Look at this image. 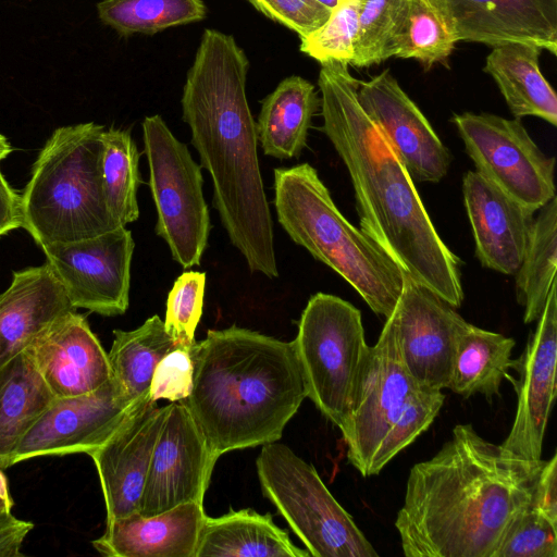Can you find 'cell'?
Here are the masks:
<instances>
[{
    "mask_svg": "<svg viewBox=\"0 0 557 557\" xmlns=\"http://www.w3.org/2000/svg\"><path fill=\"white\" fill-rule=\"evenodd\" d=\"M541 50L523 42L494 46L484 71L496 82L515 117L536 116L556 126L557 97L540 70Z\"/></svg>",
    "mask_w": 557,
    "mask_h": 557,
    "instance_id": "25",
    "label": "cell"
},
{
    "mask_svg": "<svg viewBox=\"0 0 557 557\" xmlns=\"http://www.w3.org/2000/svg\"><path fill=\"white\" fill-rule=\"evenodd\" d=\"M135 243L121 226L103 234L48 244L46 263L74 309L104 317L121 315L129 306L131 264Z\"/></svg>",
    "mask_w": 557,
    "mask_h": 557,
    "instance_id": "12",
    "label": "cell"
},
{
    "mask_svg": "<svg viewBox=\"0 0 557 557\" xmlns=\"http://www.w3.org/2000/svg\"><path fill=\"white\" fill-rule=\"evenodd\" d=\"M292 342L306 396L342 432L369 349L360 310L335 295L317 293L302 310Z\"/></svg>",
    "mask_w": 557,
    "mask_h": 557,
    "instance_id": "8",
    "label": "cell"
},
{
    "mask_svg": "<svg viewBox=\"0 0 557 557\" xmlns=\"http://www.w3.org/2000/svg\"><path fill=\"white\" fill-rule=\"evenodd\" d=\"M358 100L412 180L436 183L447 174L449 150L388 70L359 82Z\"/></svg>",
    "mask_w": 557,
    "mask_h": 557,
    "instance_id": "18",
    "label": "cell"
},
{
    "mask_svg": "<svg viewBox=\"0 0 557 557\" xmlns=\"http://www.w3.org/2000/svg\"><path fill=\"white\" fill-rule=\"evenodd\" d=\"M534 218L529 244L516 272V298L524 308L523 321H536L547 301L557 267V198H552Z\"/></svg>",
    "mask_w": 557,
    "mask_h": 557,
    "instance_id": "31",
    "label": "cell"
},
{
    "mask_svg": "<svg viewBox=\"0 0 557 557\" xmlns=\"http://www.w3.org/2000/svg\"><path fill=\"white\" fill-rule=\"evenodd\" d=\"M341 1H344V0H341Z\"/></svg>",
    "mask_w": 557,
    "mask_h": 557,
    "instance_id": "47",
    "label": "cell"
},
{
    "mask_svg": "<svg viewBox=\"0 0 557 557\" xmlns=\"http://www.w3.org/2000/svg\"><path fill=\"white\" fill-rule=\"evenodd\" d=\"M249 60L232 35L203 32L186 74L183 121L212 180V205L251 272L278 276L272 216L259 166L246 83Z\"/></svg>",
    "mask_w": 557,
    "mask_h": 557,
    "instance_id": "3",
    "label": "cell"
},
{
    "mask_svg": "<svg viewBox=\"0 0 557 557\" xmlns=\"http://www.w3.org/2000/svg\"><path fill=\"white\" fill-rule=\"evenodd\" d=\"M492 557H557V523L530 503L512 519Z\"/></svg>",
    "mask_w": 557,
    "mask_h": 557,
    "instance_id": "37",
    "label": "cell"
},
{
    "mask_svg": "<svg viewBox=\"0 0 557 557\" xmlns=\"http://www.w3.org/2000/svg\"><path fill=\"white\" fill-rule=\"evenodd\" d=\"M205 518L203 504L196 502L150 517L135 513L107 521L92 545L108 557H195Z\"/></svg>",
    "mask_w": 557,
    "mask_h": 557,
    "instance_id": "23",
    "label": "cell"
},
{
    "mask_svg": "<svg viewBox=\"0 0 557 557\" xmlns=\"http://www.w3.org/2000/svg\"><path fill=\"white\" fill-rule=\"evenodd\" d=\"M543 459H524L457 424L409 472L395 527L407 557H492L532 500Z\"/></svg>",
    "mask_w": 557,
    "mask_h": 557,
    "instance_id": "1",
    "label": "cell"
},
{
    "mask_svg": "<svg viewBox=\"0 0 557 557\" xmlns=\"http://www.w3.org/2000/svg\"><path fill=\"white\" fill-rule=\"evenodd\" d=\"M97 11L100 21L123 37L153 35L207 15L202 0H102Z\"/></svg>",
    "mask_w": 557,
    "mask_h": 557,
    "instance_id": "33",
    "label": "cell"
},
{
    "mask_svg": "<svg viewBox=\"0 0 557 557\" xmlns=\"http://www.w3.org/2000/svg\"><path fill=\"white\" fill-rule=\"evenodd\" d=\"M182 400L211 455L277 442L306 396L293 342L232 325L190 346Z\"/></svg>",
    "mask_w": 557,
    "mask_h": 557,
    "instance_id": "4",
    "label": "cell"
},
{
    "mask_svg": "<svg viewBox=\"0 0 557 557\" xmlns=\"http://www.w3.org/2000/svg\"><path fill=\"white\" fill-rule=\"evenodd\" d=\"M206 273L187 271L174 282L168 294L164 326L182 346H191L200 321L206 289Z\"/></svg>",
    "mask_w": 557,
    "mask_h": 557,
    "instance_id": "38",
    "label": "cell"
},
{
    "mask_svg": "<svg viewBox=\"0 0 557 557\" xmlns=\"http://www.w3.org/2000/svg\"><path fill=\"white\" fill-rule=\"evenodd\" d=\"M309 557L278 528L272 515L252 509H231L211 518L206 516L195 557Z\"/></svg>",
    "mask_w": 557,
    "mask_h": 557,
    "instance_id": "24",
    "label": "cell"
},
{
    "mask_svg": "<svg viewBox=\"0 0 557 557\" xmlns=\"http://www.w3.org/2000/svg\"><path fill=\"white\" fill-rule=\"evenodd\" d=\"M268 18L307 36L330 17L332 10L315 0H247Z\"/></svg>",
    "mask_w": 557,
    "mask_h": 557,
    "instance_id": "40",
    "label": "cell"
},
{
    "mask_svg": "<svg viewBox=\"0 0 557 557\" xmlns=\"http://www.w3.org/2000/svg\"><path fill=\"white\" fill-rule=\"evenodd\" d=\"M322 132L352 184L360 230L407 275L454 308L463 301L460 259L438 235L392 146L358 100L348 63H321Z\"/></svg>",
    "mask_w": 557,
    "mask_h": 557,
    "instance_id": "2",
    "label": "cell"
},
{
    "mask_svg": "<svg viewBox=\"0 0 557 557\" xmlns=\"http://www.w3.org/2000/svg\"><path fill=\"white\" fill-rule=\"evenodd\" d=\"M320 106L314 86L293 75L284 78L261 101L256 122L258 141L264 154L292 159L307 146L311 120Z\"/></svg>",
    "mask_w": 557,
    "mask_h": 557,
    "instance_id": "26",
    "label": "cell"
},
{
    "mask_svg": "<svg viewBox=\"0 0 557 557\" xmlns=\"http://www.w3.org/2000/svg\"><path fill=\"white\" fill-rule=\"evenodd\" d=\"M476 171L516 201L537 211L555 194V158L535 144L520 119L465 112L451 119Z\"/></svg>",
    "mask_w": 557,
    "mask_h": 557,
    "instance_id": "10",
    "label": "cell"
},
{
    "mask_svg": "<svg viewBox=\"0 0 557 557\" xmlns=\"http://www.w3.org/2000/svg\"><path fill=\"white\" fill-rule=\"evenodd\" d=\"M141 127L157 209L156 234L183 269L199 265L211 231L201 166L161 115L146 116Z\"/></svg>",
    "mask_w": 557,
    "mask_h": 557,
    "instance_id": "9",
    "label": "cell"
},
{
    "mask_svg": "<svg viewBox=\"0 0 557 557\" xmlns=\"http://www.w3.org/2000/svg\"><path fill=\"white\" fill-rule=\"evenodd\" d=\"M55 397L27 351L0 366V469L13 455L34 422Z\"/></svg>",
    "mask_w": 557,
    "mask_h": 557,
    "instance_id": "27",
    "label": "cell"
},
{
    "mask_svg": "<svg viewBox=\"0 0 557 557\" xmlns=\"http://www.w3.org/2000/svg\"><path fill=\"white\" fill-rule=\"evenodd\" d=\"M12 151V147L7 138L0 134V161L7 158Z\"/></svg>",
    "mask_w": 557,
    "mask_h": 557,
    "instance_id": "45",
    "label": "cell"
},
{
    "mask_svg": "<svg viewBox=\"0 0 557 557\" xmlns=\"http://www.w3.org/2000/svg\"><path fill=\"white\" fill-rule=\"evenodd\" d=\"M388 318L413 381L423 388H448L457 344L468 322L456 308L407 275Z\"/></svg>",
    "mask_w": 557,
    "mask_h": 557,
    "instance_id": "13",
    "label": "cell"
},
{
    "mask_svg": "<svg viewBox=\"0 0 557 557\" xmlns=\"http://www.w3.org/2000/svg\"><path fill=\"white\" fill-rule=\"evenodd\" d=\"M108 354L112 377L128 399L136 404L148 397L158 362L178 344L157 314L132 331L114 330Z\"/></svg>",
    "mask_w": 557,
    "mask_h": 557,
    "instance_id": "29",
    "label": "cell"
},
{
    "mask_svg": "<svg viewBox=\"0 0 557 557\" xmlns=\"http://www.w3.org/2000/svg\"><path fill=\"white\" fill-rule=\"evenodd\" d=\"M315 1H318L319 3L325 5L330 10L335 9L339 4V2H341V0H315Z\"/></svg>",
    "mask_w": 557,
    "mask_h": 557,
    "instance_id": "46",
    "label": "cell"
},
{
    "mask_svg": "<svg viewBox=\"0 0 557 557\" xmlns=\"http://www.w3.org/2000/svg\"><path fill=\"white\" fill-rule=\"evenodd\" d=\"M515 345L511 337L468 322L457 344L448 388L465 398L498 395L503 380L509 377Z\"/></svg>",
    "mask_w": 557,
    "mask_h": 557,
    "instance_id": "28",
    "label": "cell"
},
{
    "mask_svg": "<svg viewBox=\"0 0 557 557\" xmlns=\"http://www.w3.org/2000/svg\"><path fill=\"white\" fill-rule=\"evenodd\" d=\"M103 131L94 122L59 127L39 152L21 198L22 227L40 247L121 227L103 197Z\"/></svg>",
    "mask_w": 557,
    "mask_h": 557,
    "instance_id": "6",
    "label": "cell"
},
{
    "mask_svg": "<svg viewBox=\"0 0 557 557\" xmlns=\"http://www.w3.org/2000/svg\"><path fill=\"white\" fill-rule=\"evenodd\" d=\"M13 499L9 491V484L3 470L0 469V518L11 513Z\"/></svg>",
    "mask_w": 557,
    "mask_h": 557,
    "instance_id": "44",
    "label": "cell"
},
{
    "mask_svg": "<svg viewBox=\"0 0 557 557\" xmlns=\"http://www.w3.org/2000/svg\"><path fill=\"white\" fill-rule=\"evenodd\" d=\"M262 494L312 557H377L315 468L285 444L262 445L256 459Z\"/></svg>",
    "mask_w": 557,
    "mask_h": 557,
    "instance_id": "7",
    "label": "cell"
},
{
    "mask_svg": "<svg viewBox=\"0 0 557 557\" xmlns=\"http://www.w3.org/2000/svg\"><path fill=\"white\" fill-rule=\"evenodd\" d=\"M405 0H360L358 30L350 64L369 66L391 58Z\"/></svg>",
    "mask_w": 557,
    "mask_h": 557,
    "instance_id": "34",
    "label": "cell"
},
{
    "mask_svg": "<svg viewBox=\"0 0 557 557\" xmlns=\"http://www.w3.org/2000/svg\"><path fill=\"white\" fill-rule=\"evenodd\" d=\"M73 310L47 263L14 272L0 295V366L25 351L55 320Z\"/></svg>",
    "mask_w": 557,
    "mask_h": 557,
    "instance_id": "22",
    "label": "cell"
},
{
    "mask_svg": "<svg viewBox=\"0 0 557 557\" xmlns=\"http://www.w3.org/2000/svg\"><path fill=\"white\" fill-rule=\"evenodd\" d=\"M136 404L113 377L91 393L54 398L20 442L12 465L40 456L90 455Z\"/></svg>",
    "mask_w": 557,
    "mask_h": 557,
    "instance_id": "15",
    "label": "cell"
},
{
    "mask_svg": "<svg viewBox=\"0 0 557 557\" xmlns=\"http://www.w3.org/2000/svg\"><path fill=\"white\" fill-rule=\"evenodd\" d=\"M22 198L3 177L0 170V236L22 227Z\"/></svg>",
    "mask_w": 557,
    "mask_h": 557,
    "instance_id": "43",
    "label": "cell"
},
{
    "mask_svg": "<svg viewBox=\"0 0 557 557\" xmlns=\"http://www.w3.org/2000/svg\"><path fill=\"white\" fill-rule=\"evenodd\" d=\"M139 151L131 132L109 128L102 133L101 180L107 209L115 222L126 226L139 218L137 190Z\"/></svg>",
    "mask_w": 557,
    "mask_h": 557,
    "instance_id": "32",
    "label": "cell"
},
{
    "mask_svg": "<svg viewBox=\"0 0 557 557\" xmlns=\"http://www.w3.org/2000/svg\"><path fill=\"white\" fill-rule=\"evenodd\" d=\"M34 528L29 521L15 518L8 513L0 518V557L23 556L21 546L26 535Z\"/></svg>",
    "mask_w": 557,
    "mask_h": 557,
    "instance_id": "42",
    "label": "cell"
},
{
    "mask_svg": "<svg viewBox=\"0 0 557 557\" xmlns=\"http://www.w3.org/2000/svg\"><path fill=\"white\" fill-rule=\"evenodd\" d=\"M458 41L446 0H405L391 55L417 59L430 67L445 60Z\"/></svg>",
    "mask_w": 557,
    "mask_h": 557,
    "instance_id": "30",
    "label": "cell"
},
{
    "mask_svg": "<svg viewBox=\"0 0 557 557\" xmlns=\"http://www.w3.org/2000/svg\"><path fill=\"white\" fill-rule=\"evenodd\" d=\"M216 460L185 405L182 401L166 405L139 513L150 517L186 503L203 504Z\"/></svg>",
    "mask_w": 557,
    "mask_h": 557,
    "instance_id": "14",
    "label": "cell"
},
{
    "mask_svg": "<svg viewBox=\"0 0 557 557\" xmlns=\"http://www.w3.org/2000/svg\"><path fill=\"white\" fill-rule=\"evenodd\" d=\"M360 0H344L332 10L325 23L300 37V51L320 63H350L358 30Z\"/></svg>",
    "mask_w": 557,
    "mask_h": 557,
    "instance_id": "36",
    "label": "cell"
},
{
    "mask_svg": "<svg viewBox=\"0 0 557 557\" xmlns=\"http://www.w3.org/2000/svg\"><path fill=\"white\" fill-rule=\"evenodd\" d=\"M445 395L442 391L419 387L407 398L370 467V476L381 470L404 448L426 431L438 414Z\"/></svg>",
    "mask_w": 557,
    "mask_h": 557,
    "instance_id": "35",
    "label": "cell"
},
{
    "mask_svg": "<svg viewBox=\"0 0 557 557\" xmlns=\"http://www.w3.org/2000/svg\"><path fill=\"white\" fill-rule=\"evenodd\" d=\"M274 206L290 239L334 270L370 309L387 319L404 284L401 269L354 226L309 163L274 170Z\"/></svg>",
    "mask_w": 557,
    "mask_h": 557,
    "instance_id": "5",
    "label": "cell"
},
{
    "mask_svg": "<svg viewBox=\"0 0 557 557\" xmlns=\"http://www.w3.org/2000/svg\"><path fill=\"white\" fill-rule=\"evenodd\" d=\"M166 406L149 397L128 411L111 435L89 456L96 466L107 521L139 513L153 448Z\"/></svg>",
    "mask_w": 557,
    "mask_h": 557,
    "instance_id": "17",
    "label": "cell"
},
{
    "mask_svg": "<svg viewBox=\"0 0 557 557\" xmlns=\"http://www.w3.org/2000/svg\"><path fill=\"white\" fill-rule=\"evenodd\" d=\"M459 40L535 45L557 53V0H446Z\"/></svg>",
    "mask_w": 557,
    "mask_h": 557,
    "instance_id": "21",
    "label": "cell"
},
{
    "mask_svg": "<svg viewBox=\"0 0 557 557\" xmlns=\"http://www.w3.org/2000/svg\"><path fill=\"white\" fill-rule=\"evenodd\" d=\"M523 352L511 369L518 379L508 377L517 394V411L505 441V449L524 459H541L543 441L556 398L557 295L556 281L536 320Z\"/></svg>",
    "mask_w": 557,
    "mask_h": 557,
    "instance_id": "16",
    "label": "cell"
},
{
    "mask_svg": "<svg viewBox=\"0 0 557 557\" xmlns=\"http://www.w3.org/2000/svg\"><path fill=\"white\" fill-rule=\"evenodd\" d=\"M531 505L557 523V454L545 460L536 479Z\"/></svg>",
    "mask_w": 557,
    "mask_h": 557,
    "instance_id": "41",
    "label": "cell"
},
{
    "mask_svg": "<svg viewBox=\"0 0 557 557\" xmlns=\"http://www.w3.org/2000/svg\"><path fill=\"white\" fill-rule=\"evenodd\" d=\"M193 373L190 346H176L156 366L149 387V399H166L170 403L186 399L191 392Z\"/></svg>",
    "mask_w": 557,
    "mask_h": 557,
    "instance_id": "39",
    "label": "cell"
},
{
    "mask_svg": "<svg viewBox=\"0 0 557 557\" xmlns=\"http://www.w3.org/2000/svg\"><path fill=\"white\" fill-rule=\"evenodd\" d=\"M26 351L55 398L91 393L112 377L108 354L75 310L55 320Z\"/></svg>",
    "mask_w": 557,
    "mask_h": 557,
    "instance_id": "20",
    "label": "cell"
},
{
    "mask_svg": "<svg viewBox=\"0 0 557 557\" xmlns=\"http://www.w3.org/2000/svg\"><path fill=\"white\" fill-rule=\"evenodd\" d=\"M461 188L480 263L515 275L529 244L535 211L516 201L478 171L465 173Z\"/></svg>",
    "mask_w": 557,
    "mask_h": 557,
    "instance_id": "19",
    "label": "cell"
},
{
    "mask_svg": "<svg viewBox=\"0 0 557 557\" xmlns=\"http://www.w3.org/2000/svg\"><path fill=\"white\" fill-rule=\"evenodd\" d=\"M420 386L403 362L389 318L363 359L350 416L342 431L348 461L363 476L409 395Z\"/></svg>",
    "mask_w": 557,
    "mask_h": 557,
    "instance_id": "11",
    "label": "cell"
}]
</instances>
